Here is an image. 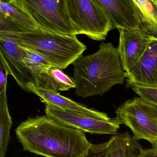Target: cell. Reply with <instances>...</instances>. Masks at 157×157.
<instances>
[{
	"mask_svg": "<svg viewBox=\"0 0 157 157\" xmlns=\"http://www.w3.org/2000/svg\"><path fill=\"white\" fill-rule=\"evenodd\" d=\"M136 157H157V147L141 149Z\"/></svg>",
	"mask_w": 157,
	"mask_h": 157,
	"instance_id": "cell-21",
	"label": "cell"
},
{
	"mask_svg": "<svg viewBox=\"0 0 157 157\" xmlns=\"http://www.w3.org/2000/svg\"><path fill=\"white\" fill-rule=\"evenodd\" d=\"M18 46L41 55L53 68L63 70L83 55L86 46L77 36L53 34L40 29L20 32H0Z\"/></svg>",
	"mask_w": 157,
	"mask_h": 157,
	"instance_id": "cell-3",
	"label": "cell"
},
{
	"mask_svg": "<svg viewBox=\"0 0 157 157\" xmlns=\"http://www.w3.org/2000/svg\"><path fill=\"white\" fill-rule=\"evenodd\" d=\"M12 121L7 106L6 90L0 91V157H5Z\"/></svg>",
	"mask_w": 157,
	"mask_h": 157,
	"instance_id": "cell-16",
	"label": "cell"
},
{
	"mask_svg": "<svg viewBox=\"0 0 157 157\" xmlns=\"http://www.w3.org/2000/svg\"><path fill=\"white\" fill-rule=\"evenodd\" d=\"M45 114L62 124L85 133L100 135L117 134L122 123L108 115L101 118L88 117L66 111L51 104H45Z\"/></svg>",
	"mask_w": 157,
	"mask_h": 157,
	"instance_id": "cell-7",
	"label": "cell"
},
{
	"mask_svg": "<svg viewBox=\"0 0 157 157\" xmlns=\"http://www.w3.org/2000/svg\"><path fill=\"white\" fill-rule=\"evenodd\" d=\"M73 64L75 92L82 98L104 95L126 78L118 49L111 42H102L96 52L81 56Z\"/></svg>",
	"mask_w": 157,
	"mask_h": 157,
	"instance_id": "cell-2",
	"label": "cell"
},
{
	"mask_svg": "<svg viewBox=\"0 0 157 157\" xmlns=\"http://www.w3.org/2000/svg\"><path fill=\"white\" fill-rule=\"evenodd\" d=\"M141 28L157 37V3L155 0H134Z\"/></svg>",
	"mask_w": 157,
	"mask_h": 157,
	"instance_id": "cell-15",
	"label": "cell"
},
{
	"mask_svg": "<svg viewBox=\"0 0 157 157\" xmlns=\"http://www.w3.org/2000/svg\"><path fill=\"white\" fill-rule=\"evenodd\" d=\"M0 14L27 30L39 29L27 15L10 3L0 1Z\"/></svg>",
	"mask_w": 157,
	"mask_h": 157,
	"instance_id": "cell-17",
	"label": "cell"
},
{
	"mask_svg": "<svg viewBox=\"0 0 157 157\" xmlns=\"http://www.w3.org/2000/svg\"><path fill=\"white\" fill-rule=\"evenodd\" d=\"M132 89L140 97L157 107V87H147L138 85L131 86Z\"/></svg>",
	"mask_w": 157,
	"mask_h": 157,
	"instance_id": "cell-19",
	"label": "cell"
},
{
	"mask_svg": "<svg viewBox=\"0 0 157 157\" xmlns=\"http://www.w3.org/2000/svg\"><path fill=\"white\" fill-rule=\"evenodd\" d=\"M155 2L157 3V0H155Z\"/></svg>",
	"mask_w": 157,
	"mask_h": 157,
	"instance_id": "cell-23",
	"label": "cell"
},
{
	"mask_svg": "<svg viewBox=\"0 0 157 157\" xmlns=\"http://www.w3.org/2000/svg\"><path fill=\"white\" fill-rule=\"evenodd\" d=\"M11 0H0L1 2H4L10 3Z\"/></svg>",
	"mask_w": 157,
	"mask_h": 157,
	"instance_id": "cell-22",
	"label": "cell"
},
{
	"mask_svg": "<svg viewBox=\"0 0 157 157\" xmlns=\"http://www.w3.org/2000/svg\"><path fill=\"white\" fill-rule=\"evenodd\" d=\"M39 29L59 35L77 36L65 0H11Z\"/></svg>",
	"mask_w": 157,
	"mask_h": 157,
	"instance_id": "cell-4",
	"label": "cell"
},
{
	"mask_svg": "<svg viewBox=\"0 0 157 157\" xmlns=\"http://www.w3.org/2000/svg\"><path fill=\"white\" fill-rule=\"evenodd\" d=\"M118 52L125 72L128 71L141 59L155 36L142 28L119 29Z\"/></svg>",
	"mask_w": 157,
	"mask_h": 157,
	"instance_id": "cell-8",
	"label": "cell"
},
{
	"mask_svg": "<svg viewBox=\"0 0 157 157\" xmlns=\"http://www.w3.org/2000/svg\"><path fill=\"white\" fill-rule=\"evenodd\" d=\"M109 17L114 28H141L137 6L134 0H95Z\"/></svg>",
	"mask_w": 157,
	"mask_h": 157,
	"instance_id": "cell-11",
	"label": "cell"
},
{
	"mask_svg": "<svg viewBox=\"0 0 157 157\" xmlns=\"http://www.w3.org/2000/svg\"><path fill=\"white\" fill-rule=\"evenodd\" d=\"M35 78L37 87L48 91H65L76 88L74 78L69 77L59 68L52 67Z\"/></svg>",
	"mask_w": 157,
	"mask_h": 157,
	"instance_id": "cell-14",
	"label": "cell"
},
{
	"mask_svg": "<svg viewBox=\"0 0 157 157\" xmlns=\"http://www.w3.org/2000/svg\"><path fill=\"white\" fill-rule=\"evenodd\" d=\"M143 148L126 132L114 135L108 142L92 144L87 157H136Z\"/></svg>",
	"mask_w": 157,
	"mask_h": 157,
	"instance_id": "cell-12",
	"label": "cell"
},
{
	"mask_svg": "<svg viewBox=\"0 0 157 157\" xmlns=\"http://www.w3.org/2000/svg\"><path fill=\"white\" fill-rule=\"evenodd\" d=\"M15 133L24 151L45 157H87L93 144L84 132L46 115L29 117Z\"/></svg>",
	"mask_w": 157,
	"mask_h": 157,
	"instance_id": "cell-1",
	"label": "cell"
},
{
	"mask_svg": "<svg viewBox=\"0 0 157 157\" xmlns=\"http://www.w3.org/2000/svg\"><path fill=\"white\" fill-rule=\"evenodd\" d=\"M116 118L131 130L135 140H147L157 147V107L142 97L123 103L116 110Z\"/></svg>",
	"mask_w": 157,
	"mask_h": 157,
	"instance_id": "cell-5",
	"label": "cell"
},
{
	"mask_svg": "<svg viewBox=\"0 0 157 157\" xmlns=\"http://www.w3.org/2000/svg\"><path fill=\"white\" fill-rule=\"evenodd\" d=\"M28 88L30 92L34 93L40 98L42 102L53 105L66 111L95 118H101L108 115L105 113L88 109L82 104L61 96L57 92L48 91L39 88L33 84H29Z\"/></svg>",
	"mask_w": 157,
	"mask_h": 157,
	"instance_id": "cell-13",
	"label": "cell"
},
{
	"mask_svg": "<svg viewBox=\"0 0 157 157\" xmlns=\"http://www.w3.org/2000/svg\"><path fill=\"white\" fill-rule=\"evenodd\" d=\"M126 72L128 86L157 87V37H154L141 59Z\"/></svg>",
	"mask_w": 157,
	"mask_h": 157,
	"instance_id": "cell-10",
	"label": "cell"
},
{
	"mask_svg": "<svg viewBox=\"0 0 157 157\" xmlns=\"http://www.w3.org/2000/svg\"><path fill=\"white\" fill-rule=\"evenodd\" d=\"M65 1L77 35H85L93 40H103L114 29L110 18L95 0Z\"/></svg>",
	"mask_w": 157,
	"mask_h": 157,
	"instance_id": "cell-6",
	"label": "cell"
},
{
	"mask_svg": "<svg viewBox=\"0 0 157 157\" xmlns=\"http://www.w3.org/2000/svg\"><path fill=\"white\" fill-rule=\"evenodd\" d=\"M18 46L23 61L32 71L34 76L46 72L52 68V65L40 54L31 50Z\"/></svg>",
	"mask_w": 157,
	"mask_h": 157,
	"instance_id": "cell-18",
	"label": "cell"
},
{
	"mask_svg": "<svg viewBox=\"0 0 157 157\" xmlns=\"http://www.w3.org/2000/svg\"><path fill=\"white\" fill-rule=\"evenodd\" d=\"M8 70L1 58H0V91L6 90Z\"/></svg>",
	"mask_w": 157,
	"mask_h": 157,
	"instance_id": "cell-20",
	"label": "cell"
},
{
	"mask_svg": "<svg viewBox=\"0 0 157 157\" xmlns=\"http://www.w3.org/2000/svg\"><path fill=\"white\" fill-rule=\"evenodd\" d=\"M0 58L5 64L9 75L14 77L18 86L30 92L29 85L33 84L36 86L33 72L23 61L19 46L10 39L2 36H0Z\"/></svg>",
	"mask_w": 157,
	"mask_h": 157,
	"instance_id": "cell-9",
	"label": "cell"
}]
</instances>
